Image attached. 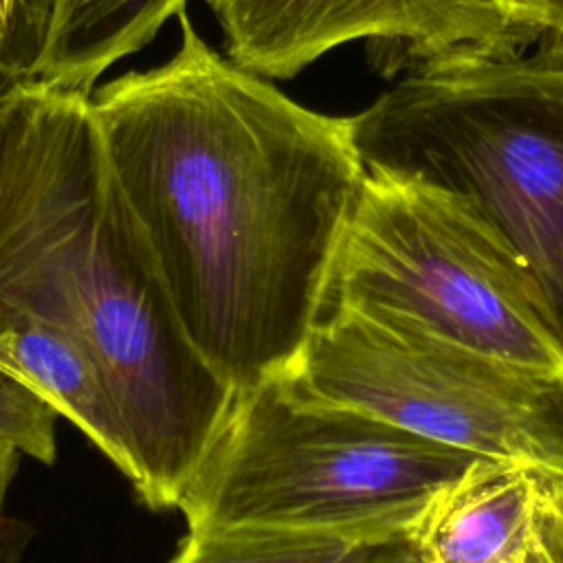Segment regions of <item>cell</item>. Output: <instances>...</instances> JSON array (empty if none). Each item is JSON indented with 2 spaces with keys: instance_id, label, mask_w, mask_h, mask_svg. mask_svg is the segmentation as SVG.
Segmentation results:
<instances>
[{
  "instance_id": "1",
  "label": "cell",
  "mask_w": 563,
  "mask_h": 563,
  "mask_svg": "<svg viewBox=\"0 0 563 563\" xmlns=\"http://www.w3.org/2000/svg\"><path fill=\"white\" fill-rule=\"evenodd\" d=\"M176 18L172 57L95 88L90 110L187 336L246 389L303 350L365 165L350 117L297 103Z\"/></svg>"
},
{
  "instance_id": "2",
  "label": "cell",
  "mask_w": 563,
  "mask_h": 563,
  "mask_svg": "<svg viewBox=\"0 0 563 563\" xmlns=\"http://www.w3.org/2000/svg\"><path fill=\"white\" fill-rule=\"evenodd\" d=\"M13 312L92 354L130 429L136 495L176 508L233 387L178 319L90 97L24 77L0 90V319Z\"/></svg>"
},
{
  "instance_id": "3",
  "label": "cell",
  "mask_w": 563,
  "mask_h": 563,
  "mask_svg": "<svg viewBox=\"0 0 563 563\" xmlns=\"http://www.w3.org/2000/svg\"><path fill=\"white\" fill-rule=\"evenodd\" d=\"M350 128L365 167L420 176L482 213L563 347V35L409 68Z\"/></svg>"
},
{
  "instance_id": "4",
  "label": "cell",
  "mask_w": 563,
  "mask_h": 563,
  "mask_svg": "<svg viewBox=\"0 0 563 563\" xmlns=\"http://www.w3.org/2000/svg\"><path fill=\"white\" fill-rule=\"evenodd\" d=\"M475 457L277 374L233 389L176 508L189 530L266 528L374 543L405 537Z\"/></svg>"
},
{
  "instance_id": "5",
  "label": "cell",
  "mask_w": 563,
  "mask_h": 563,
  "mask_svg": "<svg viewBox=\"0 0 563 563\" xmlns=\"http://www.w3.org/2000/svg\"><path fill=\"white\" fill-rule=\"evenodd\" d=\"M325 308L389 314L477 352L563 374L532 277L462 196L365 167L323 295Z\"/></svg>"
},
{
  "instance_id": "6",
  "label": "cell",
  "mask_w": 563,
  "mask_h": 563,
  "mask_svg": "<svg viewBox=\"0 0 563 563\" xmlns=\"http://www.w3.org/2000/svg\"><path fill=\"white\" fill-rule=\"evenodd\" d=\"M284 376L444 446L563 468V374L477 352L389 314L321 310Z\"/></svg>"
},
{
  "instance_id": "7",
  "label": "cell",
  "mask_w": 563,
  "mask_h": 563,
  "mask_svg": "<svg viewBox=\"0 0 563 563\" xmlns=\"http://www.w3.org/2000/svg\"><path fill=\"white\" fill-rule=\"evenodd\" d=\"M224 55L271 81L297 77L325 53L365 42L376 73L523 51L499 0H207Z\"/></svg>"
},
{
  "instance_id": "8",
  "label": "cell",
  "mask_w": 563,
  "mask_h": 563,
  "mask_svg": "<svg viewBox=\"0 0 563 563\" xmlns=\"http://www.w3.org/2000/svg\"><path fill=\"white\" fill-rule=\"evenodd\" d=\"M563 468L523 457H475L420 510L405 537L424 563H526Z\"/></svg>"
},
{
  "instance_id": "9",
  "label": "cell",
  "mask_w": 563,
  "mask_h": 563,
  "mask_svg": "<svg viewBox=\"0 0 563 563\" xmlns=\"http://www.w3.org/2000/svg\"><path fill=\"white\" fill-rule=\"evenodd\" d=\"M0 369L70 420L132 484L139 462L114 391L92 354L64 328L33 314L0 319Z\"/></svg>"
},
{
  "instance_id": "10",
  "label": "cell",
  "mask_w": 563,
  "mask_h": 563,
  "mask_svg": "<svg viewBox=\"0 0 563 563\" xmlns=\"http://www.w3.org/2000/svg\"><path fill=\"white\" fill-rule=\"evenodd\" d=\"M187 0H46L22 77L92 95L121 59L145 48Z\"/></svg>"
},
{
  "instance_id": "11",
  "label": "cell",
  "mask_w": 563,
  "mask_h": 563,
  "mask_svg": "<svg viewBox=\"0 0 563 563\" xmlns=\"http://www.w3.org/2000/svg\"><path fill=\"white\" fill-rule=\"evenodd\" d=\"M356 543L266 528L189 530L172 563H339Z\"/></svg>"
},
{
  "instance_id": "12",
  "label": "cell",
  "mask_w": 563,
  "mask_h": 563,
  "mask_svg": "<svg viewBox=\"0 0 563 563\" xmlns=\"http://www.w3.org/2000/svg\"><path fill=\"white\" fill-rule=\"evenodd\" d=\"M59 413L31 387L0 369V446L42 464L57 460Z\"/></svg>"
},
{
  "instance_id": "13",
  "label": "cell",
  "mask_w": 563,
  "mask_h": 563,
  "mask_svg": "<svg viewBox=\"0 0 563 563\" xmlns=\"http://www.w3.org/2000/svg\"><path fill=\"white\" fill-rule=\"evenodd\" d=\"M504 22L519 48L563 35V0H499Z\"/></svg>"
},
{
  "instance_id": "14",
  "label": "cell",
  "mask_w": 563,
  "mask_h": 563,
  "mask_svg": "<svg viewBox=\"0 0 563 563\" xmlns=\"http://www.w3.org/2000/svg\"><path fill=\"white\" fill-rule=\"evenodd\" d=\"M339 563H424L407 537L356 543Z\"/></svg>"
},
{
  "instance_id": "15",
  "label": "cell",
  "mask_w": 563,
  "mask_h": 563,
  "mask_svg": "<svg viewBox=\"0 0 563 563\" xmlns=\"http://www.w3.org/2000/svg\"><path fill=\"white\" fill-rule=\"evenodd\" d=\"M526 563H563V497L545 510L539 539Z\"/></svg>"
},
{
  "instance_id": "16",
  "label": "cell",
  "mask_w": 563,
  "mask_h": 563,
  "mask_svg": "<svg viewBox=\"0 0 563 563\" xmlns=\"http://www.w3.org/2000/svg\"><path fill=\"white\" fill-rule=\"evenodd\" d=\"M31 537L33 530L29 523L15 517H4L0 528V563H22Z\"/></svg>"
},
{
  "instance_id": "17",
  "label": "cell",
  "mask_w": 563,
  "mask_h": 563,
  "mask_svg": "<svg viewBox=\"0 0 563 563\" xmlns=\"http://www.w3.org/2000/svg\"><path fill=\"white\" fill-rule=\"evenodd\" d=\"M18 466H20V453L11 446H0V528H2V521H4V499H7V493L11 488V482L18 473Z\"/></svg>"
},
{
  "instance_id": "18",
  "label": "cell",
  "mask_w": 563,
  "mask_h": 563,
  "mask_svg": "<svg viewBox=\"0 0 563 563\" xmlns=\"http://www.w3.org/2000/svg\"><path fill=\"white\" fill-rule=\"evenodd\" d=\"M22 0H0V55H2V48H4V42L11 33V26H13V20L18 15V7H20Z\"/></svg>"
}]
</instances>
